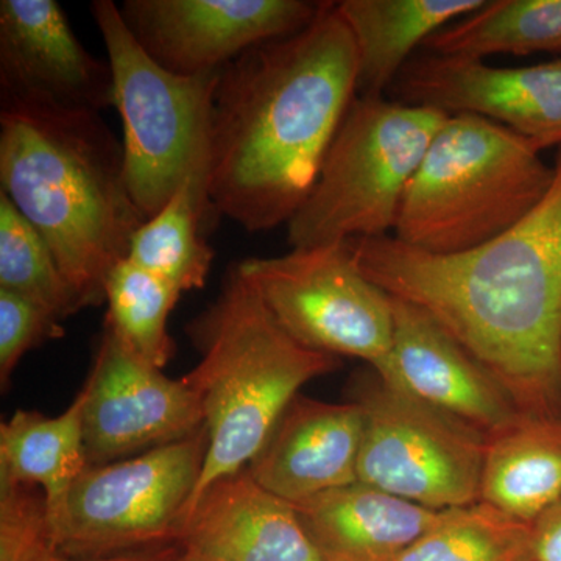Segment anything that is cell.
I'll return each instance as SVG.
<instances>
[{
	"mask_svg": "<svg viewBox=\"0 0 561 561\" xmlns=\"http://www.w3.org/2000/svg\"><path fill=\"white\" fill-rule=\"evenodd\" d=\"M534 561H561V500L531 524Z\"/></svg>",
	"mask_w": 561,
	"mask_h": 561,
	"instance_id": "28",
	"label": "cell"
},
{
	"mask_svg": "<svg viewBox=\"0 0 561 561\" xmlns=\"http://www.w3.org/2000/svg\"><path fill=\"white\" fill-rule=\"evenodd\" d=\"M83 390L58 416L16 411L0 426V482L41 486L47 512L90 467L83 437Z\"/></svg>",
	"mask_w": 561,
	"mask_h": 561,
	"instance_id": "21",
	"label": "cell"
},
{
	"mask_svg": "<svg viewBox=\"0 0 561 561\" xmlns=\"http://www.w3.org/2000/svg\"><path fill=\"white\" fill-rule=\"evenodd\" d=\"M181 295L168 280L127 257L106 279L108 316L105 324L131 353L162 370L175 350L168 324Z\"/></svg>",
	"mask_w": 561,
	"mask_h": 561,
	"instance_id": "24",
	"label": "cell"
},
{
	"mask_svg": "<svg viewBox=\"0 0 561 561\" xmlns=\"http://www.w3.org/2000/svg\"><path fill=\"white\" fill-rule=\"evenodd\" d=\"M309 0H125L122 18L151 60L176 76L219 72L265 41L308 27Z\"/></svg>",
	"mask_w": 561,
	"mask_h": 561,
	"instance_id": "12",
	"label": "cell"
},
{
	"mask_svg": "<svg viewBox=\"0 0 561 561\" xmlns=\"http://www.w3.org/2000/svg\"><path fill=\"white\" fill-rule=\"evenodd\" d=\"M0 192L50 247L80 309L102 306L146 221L102 114L0 103Z\"/></svg>",
	"mask_w": 561,
	"mask_h": 561,
	"instance_id": "3",
	"label": "cell"
},
{
	"mask_svg": "<svg viewBox=\"0 0 561 561\" xmlns=\"http://www.w3.org/2000/svg\"><path fill=\"white\" fill-rule=\"evenodd\" d=\"M356 92V47L335 2L225 66L210 133L213 209L249 232L289 224Z\"/></svg>",
	"mask_w": 561,
	"mask_h": 561,
	"instance_id": "2",
	"label": "cell"
},
{
	"mask_svg": "<svg viewBox=\"0 0 561 561\" xmlns=\"http://www.w3.org/2000/svg\"><path fill=\"white\" fill-rule=\"evenodd\" d=\"M541 150L504 125L449 114L409 184L394 238L432 254L476 249L537 208L556 179Z\"/></svg>",
	"mask_w": 561,
	"mask_h": 561,
	"instance_id": "5",
	"label": "cell"
},
{
	"mask_svg": "<svg viewBox=\"0 0 561 561\" xmlns=\"http://www.w3.org/2000/svg\"><path fill=\"white\" fill-rule=\"evenodd\" d=\"M445 111L356 95L316 186L287 224L291 249L389 236Z\"/></svg>",
	"mask_w": 561,
	"mask_h": 561,
	"instance_id": "6",
	"label": "cell"
},
{
	"mask_svg": "<svg viewBox=\"0 0 561 561\" xmlns=\"http://www.w3.org/2000/svg\"><path fill=\"white\" fill-rule=\"evenodd\" d=\"M560 500L561 415L523 413L486 438L479 501L534 524Z\"/></svg>",
	"mask_w": 561,
	"mask_h": 561,
	"instance_id": "20",
	"label": "cell"
},
{
	"mask_svg": "<svg viewBox=\"0 0 561 561\" xmlns=\"http://www.w3.org/2000/svg\"><path fill=\"white\" fill-rule=\"evenodd\" d=\"M390 298L393 342L386 367L375 371L383 382L486 438L507 430L523 415L496 379L430 313Z\"/></svg>",
	"mask_w": 561,
	"mask_h": 561,
	"instance_id": "15",
	"label": "cell"
},
{
	"mask_svg": "<svg viewBox=\"0 0 561 561\" xmlns=\"http://www.w3.org/2000/svg\"><path fill=\"white\" fill-rule=\"evenodd\" d=\"M206 454L203 427L130 459L88 467L47 512L51 549L70 559H106L181 545Z\"/></svg>",
	"mask_w": 561,
	"mask_h": 561,
	"instance_id": "8",
	"label": "cell"
},
{
	"mask_svg": "<svg viewBox=\"0 0 561 561\" xmlns=\"http://www.w3.org/2000/svg\"><path fill=\"white\" fill-rule=\"evenodd\" d=\"M181 546L214 561H324L294 505L254 481L249 468L203 491Z\"/></svg>",
	"mask_w": 561,
	"mask_h": 561,
	"instance_id": "17",
	"label": "cell"
},
{
	"mask_svg": "<svg viewBox=\"0 0 561 561\" xmlns=\"http://www.w3.org/2000/svg\"><path fill=\"white\" fill-rule=\"evenodd\" d=\"M91 13L108 54L124 124L128 190L144 219L164 208L186 183L209 201L210 133L220 70L195 77L169 72L139 46L121 7L94 0Z\"/></svg>",
	"mask_w": 561,
	"mask_h": 561,
	"instance_id": "7",
	"label": "cell"
},
{
	"mask_svg": "<svg viewBox=\"0 0 561 561\" xmlns=\"http://www.w3.org/2000/svg\"><path fill=\"white\" fill-rule=\"evenodd\" d=\"M351 401L364 413L359 482L432 511L479 502L485 435L394 389L375 371L354 379Z\"/></svg>",
	"mask_w": 561,
	"mask_h": 561,
	"instance_id": "9",
	"label": "cell"
},
{
	"mask_svg": "<svg viewBox=\"0 0 561 561\" xmlns=\"http://www.w3.org/2000/svg\"><path fill=\"white\" fill-rule=\"evenodd\" d=\"M81 390L90 467L130 459L205 427L190 383L168 378L140 359L106 324Z\"/></svg>",
	"mask_w": 561,
	"mask_h": 561,
	"instance_id": "11",
	"label": "cell"
},
{
	"mask_svg": "<svg viewBox=\"0 0 561 561\" xmlns=\"http://www.w3.org/2000/svg\"><path fill=\"white\" fill-rule=\"evenodd\" d=\"M393 101L504 125L538 149L561 147V58L523 68L421 55L389 90Z\"/></svg>",
	"mask_w": 561,
	"mask_h": 561,
	"instance_id": "13",
	"label": "cell"
},
{
	"mask_svg": "<svg viewBox=\"0 0 561 561\" xmlns=\"http://www.w3.org/2000/svg\"><path fill=\"white\" fill-rule=\"evenodd\" d=\"M238 267L273 319L306 348L357 357L376 373L386 367L393 305L354 265L345 243L249 257Z\"/></svg>",
	"mask_w": 561,
	"mask_h": 561,
	"instance_id": "10",
	"label": "cell"
},
{
	"mask_svg": "<svg viewBox=\"0 0 561 561\" xmlns=\"http://www.w3.org/2000/svg\"><path fill=\"white\" fill-rule=\"evenodd\" d=\"M183 561H214L206 559V557L198 556V553L187 551V549H184V557Z\"/></svg>",
	"mask_w": 561,
	"mask_h": 561,
	"instance_id": "30",
	"label": "cell"
},
{
	"mask_svg": "<svg viewBox=\"0 0 561 561\" xmlns=\"http://www.w3.org/2000/svg\"><path fill=\"white\" fill-rule=\"evenodd\" d=\"M423 47L431 55L481 61L497 54H561V0H485Z\"/></svg>",
	"mask_w": 561,
	"mask_h": 561,
	"instance_id": "22",
	"label": "cell"
},
{
	"mask_svg": "<svg viewBox=\"0 0 561 561\" xmlns=\"http://www.w3.org/2000/svg\"><path fill=\"white\" fill-rule=\"evenodd\" d=\"M65 328L57 317L39 305L0 289V383L9 386L11 375L28 351L61 337Z\"/></svg>",
	"mask_w": 561,
	"mask_h": 561,
	"instance_id": "27",
	"label": "cell"
},
{
	"mask_svg": "<svg viewBox=\"0 0 561 561\" xmlns=\"http://www.w3.org/2000/svg\"><path fill=\"white\" fill-rule=\"evenodd\" d=\"M0 289L36 302L60 321L81 311L50 247L2 192Z\"/></svg>",
	"mask_w": 561,
	"mask_h": 561,
	"instance_id": "26",
	"label": "cell"
},
{
	"mask_svg": "<svg viewBox=\"0 0 561 561\" xmlns=\"http://www.w3.org/2000/svg\"><path fill=\"white\" fill-rule=\"evenodd\" d=\"M209 209L208 198L194 184H184L164 208L140 225L128 257L181 294L202 289L214 261V251L202 236Z\"/></svg>",
	"mask_w": 561,
	"mask_h": 561,
	"instance_id": "23",
	"label": "cell"
},
{
	"mask_svg": "<svg viewBox=\"0 0 561 561\" xmlns=\"http://www.w3.org/2000/svg\"><path fill=\"white\" fill-rule=\"evenodd\" d=\"M184 548L181 545L168 546V548L151 549L135 553H125V556L106 557V559H70L61 556L51 549L50 542H44L43 546L33 553L31 561H183Z\"/></svg>",
	"mask_w": 561,
	"mask_h": 561,
	"instance_id": "29",
	"label": "cell"
},
{
	"mask_svg": "<svg viewBox=\"0 0 561 561\" xmlns=\"http://www.w3.org/2000/svg\"><path fill=\"white\" fill-rule=\"evenodd\" d=\"M394 561H534L531 524L479 501L445 511Z\"/></svg>",
	"mask_w": 561,
	"mask_h": 561,
	"instance_id": "25",
	"label": "cell"
},
{
	"mask_svg": "<svg viewBox=\"0 0 561 561\" xmlns=\"http://www.w3.org/2000/svg\"><path fill=\"white\" fill-rule=\"evenodd\" d=\"M485 0H342L335 2L348 25L357 55V92L383 98L413 51L446 25L467 16Z\"/></svg>",
	"mask_w": 561,
	"mask_h": 561,
	"instance_id": "19",
	"label": "cell"
},
{
	"mask_svg": "<svg viewBox=\"0 0 561 561\" xmlns=\"http://www.w3.org/2000/svg\"><path fill=\"white\" fill-rule=\"evenodd\" d=\"M364 413L357 402L298 394L249 465L254 481L280 500L300 502L359 481Z\"/></svg>",
	"mask_w": 561,
	"mask_h": 561,
	"instance_id": "16",
	"label": "cell"
},
{
	"mask_svg": "<svg viewBox=\"0 0 561 561\" xmlns=\"http://www.w3.org/2000/svg\"><path fill=\"white\" fill-rule=\"evenodd\" d=\"M0 103L102 114L116 106L113 73L84 49L60 3L2 0Z\"/></svg>",
	"mask_w": 561,
	"mask_h": 561,
	"instance_id": "14",
	"label": "cell"
},
{
	"mask_svg": "<svg viewBox=\"0 0 561 561\" xmlns=\"http://www.w3.org/2000/svg\"><path fill=\"white\" fill-rule=\"evenodd\" d=\"M545 201L476 249L432 254L394 236L345 242L354 265L463 346L524 415H561V147Z\"/></svg>",
	"mask_w": 561,
	"mask_h": 561,
	"instance_id": "1",
	"label": "cell"
},
{
	"mask_svg": "<svg viewBox=\"0 0 561 561\" xmlns=\"http://www.w3.org/2000/svg\"><path fill=\"white\" fill-rule=\"evenodd\" d=\"M291 505L324 561H394L445 513L359 481Z\"/></svg>",
	"mask_w": 561,
	"mask_h": 561,
	"instance_id": "18",
	"label": "cell"
},
{
	"mask_svg": "<svg viewBox=\"0 0 561 561\" xmlns=\"http://www.w3.org/2000/svg\"><path fill=\"white\" fill-rule=\"evenodd\" d=\"M186 334L201 360L183 379L201 401L208 432L190 515L209 485L249 468L301 387L337 370L342 362L290 337L238 265L228 272L219 297L190 321Z\"/></svg>",
	"mask_w": 561,
	"mask_h": 561,
	"instance_id": "4",
	"label": "cell"
}]
</instances>
